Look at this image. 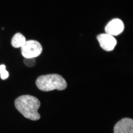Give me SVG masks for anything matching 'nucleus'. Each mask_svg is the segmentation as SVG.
I'll return each instance as SVG.
<instances>
[{"mask_svg": "<svg viewBox=\"0 0 133 133\" xmlns=\"http://www.w3.org/2000/svg\"><path fill=\"white\" fill-rule=\"evenodd\" d=\"M124 25L120 19L116 18L112 20L105 27L106 33L111 35L117 36L124 31Z\"/></svg>", "mask_w": 133, "mask_h": 133, "instance_id": "39448f33", "label": "nucleus"}, {"mask_svg": "<svg viewBox=\"0 0 133 133\" xmlns=\"http://www.w3.org/2000/svg\"><path fill=\"white\" fill-rule=\"evenodd\" d=\"M24 62L26 66L30 67L34 66L36 64V60L35 58H25Z\"/></svg>", "mask_w": 133, "mask_h": 133, "instance_id": "1a4fd4ad", "label": "nucleus"}, {"mask_svg": "<svg viewBox=\"0 0 133 133\" xmlns=\"http://www.w3.org/2000/svg\"><path fill=\"white\" fill-rule=\"evenodd\" d=\"M0 74L1 78L3 80L6 79L8 77L9 73L6 70V66L5 65H0Z\"/></svg>", "mask_w": 133, "mask_h": 133, "instance_id": "6e6552de", "label": "nucleus"}, {"mask_svg": "<svg viewBox=\"0 0 133 133\" xmlns=\"http://www.w3.org/2000/svg\"><path fill=\"white\" fill-rule=\"evenodd\" d=\"M21 48L22 55L25 58H35L42 51V47L38 42L34 40L26 41Z\"/></svg>", "mask_w": 133, "mask_h": 133, "instance_id": "7ed1b4c3", "label": "nucleus"}, {"mask_svg": "<svg viewBox=\"0 0 133 133\" xmlns=\"http://www.w3.org/2000/svg\"><path fill=\"white\" fill-rule=\"evenodd\" d=\"M101 47L107 51H111L114 49L117 42L113 36L109 34H102L97 37Z\"/></svg>", "mask_w": 133, "mask_h": 133, "instance_id": "20e7f679", "label": "nucleus"}, {"mask_svg": "<svg viewBox=\"0 0 133 133\" xmlns=\"http://www.w3.org/2000/svg\"><path fill=\"white\" fill-rule=\"evenodd\" d=\"M25 37L21 33H17L12 38L11 43L14 48H22L25 44L26 42Z\"/></svg>", "mask_w": 133, "mask_h": 133, "instance_id": "0eeeda50", "label": "nucleus"}, {"mask_svg": "<svg viewBox=\"0 0 133 133\" xmlns=\"http://www.w3.org/2000/svg\"><path fill=\"white\" fill-rule=\"evenodd\" d=\"M36 85L39 90L49 91L55 90H63L66 88L67 84L63 77L57 74H48L38 77Z\"/></svg>", "mask_w": 133, "mask_h": 133, "instance_id": "f03ea898", "label": "nucleus"}, {"mask_svg": "<svg viewBox=\"0 0 133 133\" xmlns=\"http://www.w3.org/2000/svg\"><path fill=\"white\" fill-rule=\"evenodd\" d=\"M15 106L17 110L26 118L37 121L41 118L38 110L41 103L38 99L30 95H23L15 101Z\"/></svg>", "mask_w": 133, "mask_h": 133, "instance_id": "f257e3e1", "label": "nucleus"}, {"mask_svg": "<svg viewBox=\"0 0 133 133\" xmlns=\"http://www.w3.org/2000/svg\"><path fill=\"white\" fill-rule=\"evenodd\" d=\"M114 133H133L132 119L125 118L119 121L115 126Z\"/></svg>", "mask_w": 133, "mask_h": 133, "instance_id": "423d86ee", "label": "nucleus"}]
</instances>
